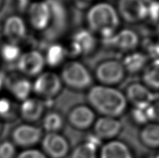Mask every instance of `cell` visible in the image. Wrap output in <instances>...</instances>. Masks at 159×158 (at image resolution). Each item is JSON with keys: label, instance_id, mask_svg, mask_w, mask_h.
I'll return each instance as SVG.
<instances>
[{"label": "cell", "instance_id": "cell-39", "mask_svg": "<svg viewBox=\"0 0 159 158\" xmlns=\"http://www.w3.org/2000/svg\"><path fill=\"white\" fill-rule=\"evenodd\" d=\"M143 1L144 3H145V4H146V3H147V4H149V2L154 1V0H143Z\"/></svg>", "mask_w": 159, "mask_h": 158}, {"label": "cell", "instance_id": "cell-33", "mask_svg": "<svg viewBox=\"0 0 159 158\" xmlns=\"http://www.w3.org/2000/svg\"><path fill=\"white\" fill-rule=\"evenodd\" d=\"M16 158H48L42 151L36 148L25 149L23 151L17 155Z\"/></svg>", "mask_w": 159, "mask_h": 158}, {"label": "cell", "instance_id": "cell-38", "mask_svg": "<svg viewBox=\"0 0 159 158\" xmlns=\"http://www.w3.org/2000/svg\"><path fill=\"white\" fill-rule=\"evenodd\" d=\"M4 0H0V10H1V8H2L3 4H4Z\"/></svg>", "mask_w": 159, "mask_h": 158}, {"label": "cell", "instance_id": "cell-9", "mask_svg": "<svg viewBox=\"0 0 159 158\" xmlns=\"http://www.w3.org/2000/svg\"><path fill=\"white\" fill-rule=\"evenodd\" d=\"M117 11L120 19L129 24H138L147 18V4L143 0H119Z\"/></svg>", "mask_w": 159, "mask_h": 158}, {"label": "cell", "instance_id": "cell-3", "mask_svg": "<svg viewBox=\"0 0 159 158\" xmlns=\"http://www.w3.org/2000/svg\"><path fill=\"white\" fill-rule=\"evenodd\" d=\"M62 83L74 91H85L92 86L93 77L88 68L82 62L73 60L66 62L60 73Z\"/></svg>", "mask_w": 159, "mask_h": 158}, {"label": "cell", "instance_id": "cell-24", "mask_svg": "<svg viewBox=\"0 0 159 158\" xmlns=\"http://www.w3.org/2000/svg\"><path fill=\"white\" fill-rule=\"evenodd\" d=\"M66 48L62 45L53 43L48 47L44 55L45 64L52 68L59 66L66 58Z\"/></svg>", "mask_w": 159, "mask_h": 158}, {"label": "cell", "instance_id": "cell-15", "mask_svg": "<svg viewBox=\"0 0 159 158\" xmlns=\"http://www.w3.org/2000/svg\"><path fill=\"white\" fill-rule=\"evenodd\" d=\"M94 136L98 140H113L119 136L123 125L117 118L101 116L96 120L93 125Z\"/></svg>", "mask_w": 159, "mask_h": 158}, {"label": "cell", "instance_id": "cell-29", "mask_svg": "<svg viewBox=\"0 0 159 158\" xmlns=\"http://www.w3.org/2000/svg\"><path fill=\"white\" fill-rule=\"evenodd\" d=\"M16 145L12 142L4 141L0 143V158H16Z\"/></svg>", "mask_w": 159, "mask_h": 158}, {"label": "cell", "instance_id": "cell-40", "mask_svg": "<svg viewBox=\"0 0 159 158\" xmlns=\"http://www.w3.org/2000/svg\"><path fill=\"white\" fill-rule=\"evenodd\" d=\"M154 158H159V150H158V153L156 155V156L154 157Z\"/></svg>", "mask_w": 159, "mask_h": 158}, {"label": "cell", "instance_id": "cell-36", "mask_svg": "<svg viewBox=\"0 0 159 158\" xmlns=\"http://www.w3.org/2000/svg\"><path fill=\"white\" fill-rule=\"evenodd\" d=\"M4 85V75L0 74V91L2 89L3 86Z\"/></svg>", "mask_w": 159, "mask_h": 158}, {"label": "cell", "instance_id": "cell-13", "mask_svg": "<svg viewBox=\"0 0 159 158\" xmlns=\"http://www.w3.org/2000/svg\"><path fill=\"white\" fill-rule=\"evenodd\" d=\"M41 142L42 151L48 158H65L69 153V141L59 132L46 133Z\"/></svg>", "mask_w": 159, "mask_h": 158}, {"label": "cell", "instance_id": "cell-26", "mask_svg": "<svg viewBox=\"0 0 159 158\" xmlns=\"http://www.w3.org/2000/svg\"><path fill=\"white\" fill-rule=\"evenodd\" d=\"M20 116V107L8 98H0V120L12 122Z\"/></svg>", "mask_w": 159, "mask_h": 158}, {"label": "cell", "instance_id": "cell-32", "mask_svg": "<svg viewBox=\"0 0 159 158\" xmlns=\"http://www.w3.org/2000/svg\"><path fill=\"white\" fill-rule=\"evenodd\" d=\"M147 7V18L152 22H157L159 20V1L154 0L149 2Z\"/></svg>", "mask_w": 159, "mask_h": 158}, {"label": "cell", "instance_id": "cell-22", "mask_svg": "<svg viewBox=\"0 0 159 158\" xmlns=\"http://www.w3.org/2000/svg\"><path fill=\"white\" fill-rule=\"evenodd\" d=\"M139 138L144 146L159 150V123H148L143 125L140 131Z\"/></svg>", "mask_w": 159, "mask_h": 158}, {"label": "cell", "instance_id": "cell-12", "mask_svg": "<svg viewBox=\"0 0 159 158\" xmlns=\"http://www.w3.org/2000/svg\"><path fill=\"white\" fill-rule=\"evenodd\" d=\"M96 120V112L89 105L84 104L73 106L67 114L68 123L73 128L80 131L92 128Z\"/></svg>", "mask_w": 159, "mask_h": 158}, {"label": "cell", "instance_id": "cell-37", "mask_svg": "<svg viewBox=\"0 0 159 158\" xmlns=\"http://www.w3.org/2000/svg\"><path fill=\"white\" fill-rule=\"evenodd\" d=\"M2 129H3V125H2V121L0 120V134H2Z\"/></svg>", "mask_w": 159, "mask_h": 158}, {"label": "cell", "instance_id": "cell-11", "mask_svg": "<svg viewBox=\"0 0 159 158\" xmlns=\"http://www.w3.org/2000/svg\"><path fill=\"white\" fill-rule=\"evenodd\" d=\"M45 65L44 55L34 50L22 54L16 68L25 77H38L43 71Z\"/></svg>", "mask_w": 159, "mask_h": 158}, {"label": "cell", "instance_id": "cell-23", "mask_svg": "<svg viewBox=\"0 0 159 158\" xmlns=\"http://www.w3.org/2000/svg\"><path fill=\"white\" fill-rule=\"evenodd\" d=\"M142 80L152 91H159V59L147 63L142 72Z\"/></svg>", "mask_w": 159, "mask_h": 158}, {"label": "cell", "instance_id": "cell-16", "mask_svg": "<svg viewBox=\"0 0 159 158\" xmlns=\"http://www.w3.org/2000/svg\"><path fill=\"white\" fill-rule=\"evenodd\" d=\"M105 41L119 51L127 53L135 51L140 42L138 33L130 29L117 31L111 38Z\"/></svg>", "mask_w": 159, "mask_h": 158}, {"label": "cell", "instance_id": "cell-25", "mask_svg": "<svg viewBox=\"0 0 159 158\" xmlns=\"http://www.w3.org/2000/svg\"><path fill=\"white\" fill-rule=\"evenodd\" d=\"M42 125L46 133H57L63 129L64 118L58 112H47L42 118Z\"/></svg>", "mask_w": 159, "mask_h": 158}, {"label": "cell", "instance_id": "cell-7", "mask_svg": "<svg viewBox=\"0 0 159 158\" xmlns=\"http://www.w3.org/2000/svg\"><path fill=\"white\" fill-rule=\"evenodd\" d=\"M97 46L98 41L94 33L89 29H79L73 33L69 50L66 49V55L73 57L89 55L95 51Z\"/></svg>", "mask_w": 159, "mask_h": 158}, {"label": "cell", "instance_id": "cell-28", "mask_svg": "<svg viewBox=\"0 0 159 158\" xmlns=\"http://www.w3.org/2000/svg\"><path fill=\"white\" fill-rule=\"evenodd\" d=\"M22 54L18 44L7 42L3 43L0 47V57L7 64H16Z\"/></svg>", "mask_w": 159, "mask_h": 158}, {"label": "cell", "instance_id": "cell-17", "mask_svg": "<svg viewBox=\"0 0 159 158\" xmlns=\"http://www.w3.org/2000/svg\"><path fill=\"white\" fill-rule=\"evenodd\" d=\"M26 24L20 16L12 15L6 19L3 25V33L9 43L18 44L27 36Z\"/></svg>", "mask_w": 159, "mask_h": 158}, {"label": "cell", "instance_id": "cell-30", "mask_svg": "<svg viewBox=\"0 0 159 158\" xmlns=\"http://www.w3.org/2000/svg\"><path fill=\"white\" fill-rule=\"evenodd\" d=\"M130 115H131L132 119L134 121V122L138 125L143 126L149 123L146 113V109H143L133 107Z\"/></svg>", "mask_w": 159, "mask_h": 158}, {"label": "cell", "instance_id": "cell-21", "mask_svg": "<svg viewBox=\"0 0 159 158\" xmlns=\"http://www.w3.org/2000/svg\"><path fill=\"white\" fill-rule=\"evenodd\" d=\"M121 63L126 72L136 74L143 72L148 63V59L146 54L133 51L128 53L121 61Z\"/></svg>", "mask_w": 159, "mask_h": 158}, {"label": "cell", "instance_id": "cell-8", "mask_svg": "<svg viewBox=\"0 0 159 158\" xmlns=\"http://www.w3.org/2000/svg\"><path fill=\"white\" fill-rule=\"evenodd\" d=\"M43 132L41 128L30 123L19 125L13 129L11 134L13 143L25 149L32 148L41 142Z\"/></svg>", "mask_w": 159, "mask_h": 158}, {"label": "cell", "instance_id": "cell-31", "mask_svg": "<svg viewBox=\"0 0 159 158\" xmlns=\"http://www.w3.org/2000/svg\"><path fill=\"white\" fill-rule=\"evenodd\" d=\"M149 123H159V100L154 101L146 109Z\"/></svg>", "mask_w": 159, "mask_h": 158}, {"label": "cell", "instance_id": "cell-4", "mask_svg": "<svg viewBox=\"0 0 159 158\" xmlns=\"http://www.w3.org/2000/svg\"><path fill=\"white\" fill-rule=\"evenodd\" d=\"M126 73L121 61L108 59L96 65L94 77L101 85L115 87L124 80Z\"/></svg>", "mask_w": 159, "mask_h": 158}, {"label": "cell", "instance_id": "cell-10", "mask_svg": "<svg viewBox=\"0 0 159 158\" xmlns=\"http://www.w3.org/2000/svg\"><path fill=\"white\" fill-rule=\"evenodd\" d=\"M124 94L128 103L132 104L135 108L147 109L152 103L157 100V95L152 90L143 83L138 81L129 84Z\"/></svg>", "mask_w": 159, "mask_h": 158}, {"label": "cell", "instance_id": "cell-34", "mask_svg": "<svg viewBox=\"0 0 159 158\" xmlns=\"http://www.w3.org/2000/svg\"><path fill=\"white\" fill-rule=\"evenodd\" d=\"M147 52L150 57L152 58V60L159 59V42L157 43H149L147 46Z\"/></svg>", "mask_w": 159, "mask_h": 158}, {"label": "cell", "instance_id": "cell-35", "mask_svg": "<svg viewBox=\"0 0 159 158\" xmlns=\"http://www.w3.org/2000/svg\"><path fill=\"white\" fill-rule=\"evenodd\" d=\"M93 0H73L74 4L78 9H86L90 7Z\"/></svg>", "mask_w": 159, "mask_h": 158}, {"label": "cell", "instance_id": "cell-1", "mask_svg": "<svg viewBox=\"0 0 159 158\" xmlns=\"http://www.w3.org/2000/svg\"><path fill=\"white\" fill-rule=\"evenodd\" d=\"M87 100L96 113L101 116L118 118L126 112L128 101L125 94L113 86L98 84L88 89Z\"/></svg>", "mask_w": 159, "mask_h": 158}, {"label": "cell", "instance_id": "cell-19", "mask_svg": "<svg viewBox=\"0 0 159 158\" xmlns=\"http://www.w3.org/2000/svg\"><path fill=\"white\" fill-rule=\"evenodd\" d=\"M45 103L39 98H28L20 106V116L25 122L32 123L42 119L45 114Z\"/></svg>", "mask_w": 159, "mask_h": 158}, {"label": "cell", "instance_id": "cell-18", "mask_svg": "<svg viewBox=\"0 0 159 158\" xmlns=\"http://www.w3.org/2000/svg\"><path fill=\"white\" fill-rule=\"evenodd\" d=\"M4 85L14 98L24 101L30 98L32 91V83L24 75H9L4 77Z\"/></svg>", "mask_w": 159, "mask_h": 158}, {"label": "cell", "instance_id": "cell-14", "mask_svg": "<svg viewBox=\"0 0 159 158\" xmlns=\"http://www.w3.org/2000/svg\"><path fill=\"white\" fill-rule=\"evenodd\" d=\"M29 22L34 29L45 32L51 22V12L46 1L36 2L30 4L27 8Z\"/></svg>", "mask_w": 159, "mask_h": 158}, {"label": "cell", "instance_id": "cell-6", "mask_svg": "<svg viewBox=\"0 0 159 158\" xmlns=\"http://www.w3.org/2000/svg\"><path fill=\"white\" fill-rule=\"evenodd\" d=\"M51 12L50 27L45 31L47 38L52 40L63 33L68 26V11L61 0H46Z\"/></svg>", "mask_w": 159, "mask_h": 158}, {"label": "cell", "instance_id": "cell-27", "mask_svg": "<svg viewBox=\"0 0 159 158\" xmlns=\"http://www.w3.org/2000/svg\"><path fill=\"white\" fill-rule=\"evenodd\" d=\"M98 146L93 141L80 143L73 149L70 158H98Z\"/></svg>", "mask_w": 159, "mask_h": 158}, {"label": "cell", "instance_id": "cell-5", "mask_svg": "<svg viewBox=\"0 0 159 158\" xmlns=\"http://www.w3.org/2000/svg\"><path fill=\"white\" fill-rule=\"evenodd\" d=\"M63 86L61 78L57 73L43 72L32 84V91L43 99L50 100L61 94Z\"/></svg>", "mask_w": 159, "mask_h": 158}, {"label": "cell", "instance_id": "cell-2", "mask_svg": "<svg viewBox=\"0 0 159 158\" xmlns=\"http://www.w3.org/2000/svg\"><path fill=\"white\" fill-rule=\"evenodd\" d=\"M85 19L88 29L99 34L104 40L111 38L117 32L121 22L117 9L107 2L91 6Z\"/></svg>", "mask_w": 159, "mask_h": 158}, {"label": "cell", "instance_id": "cell-20", "mask_svg": "<svg viewBox=\"0 0 159 158\" xmlns=\"http://www.w3.org/2000/svg\"><path fill=\"white\" fill-rule=\"evenodd\" d=\"M98 158H133L129 146L120 140L113 139L102 146Z\"/></svg>", "mask_w": 159, "mask_h": 158}]
</instances>
